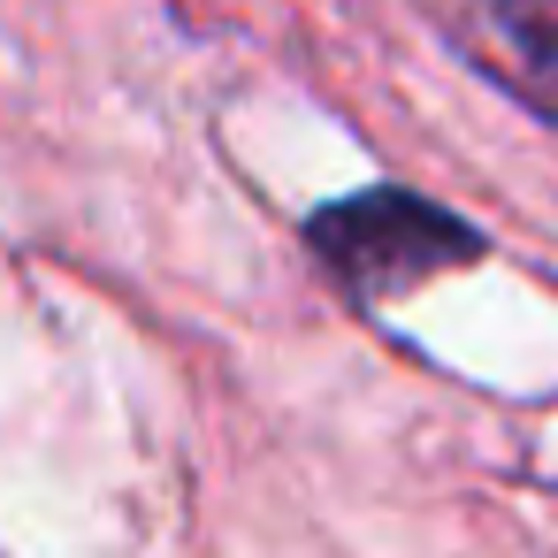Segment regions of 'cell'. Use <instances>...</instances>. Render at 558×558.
I'll use <instances>...</instances> for the list:
<instances>
[{
    "mask_svg": "<svg viewBox=\"0 0 558 558\" xmlns=\"http://www.w3.org/2000/svg\"><path fill=\"white\" fill-rule=\"evenodd\" d=\"M306 245H314L352 291H367V299L405 291V283H421V276H436V268L482 253V238H474L459 215H444V207H428V199H413V192H398V184H390V192H352V199L322 207V215L306 222Z\"/></svg>",
    "mask_w": 558,
    "mask_h": 558,
    "instance_id": "obj_1",
    "label": "cell"
},
{
    "mask_svg": "<svg viewBox=\"0 0 558 558\" xmlns=\"http://www.w3.org/2000/svg\"><path fill=\"white\" fill-rule=\"evenodd\" d=\"M474 24L489 32V62L558 123V0H474Z\"/></svg>",
    "mask_w": 558,
    "mask_h": 558,
    "instance_id": "obj_2",
    "label": "cell"
}]
</instances>
